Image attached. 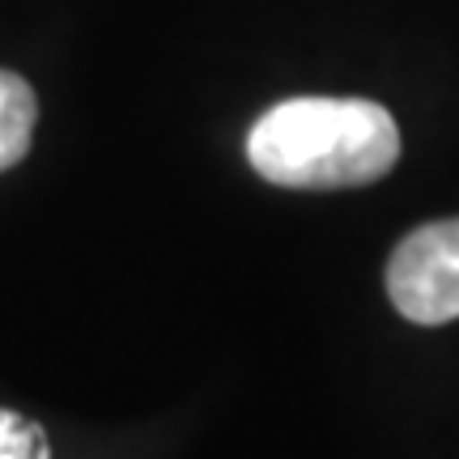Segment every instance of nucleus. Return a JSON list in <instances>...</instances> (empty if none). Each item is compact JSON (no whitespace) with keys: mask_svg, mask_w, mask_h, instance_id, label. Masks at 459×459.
Returning a JSON list of instances; mask_svg holds the SVG:
<instances>
[{"mask_svg":"<svg viewBox=\"0 0 459 459\" xmlns=\"http://www.w3.org/2000/svg\"><path fill=\"white\" fill-rule=\"evenodd\" d=\"M247 158L277 187H361L395 166L400 128L387 107L366 99H290L255 119Z\"/></svg>","mask_w":459,"mask_h":459,"instance_id":"1","label":"nucleus"},{"mask_svg":"<svg viewBox=\"0 0 459 459\" xmlns=\"http://www.w3.org/2000/svg\"><path fill=\"white\" fill-rule=\"evenodd\" d=\"M387 294L412 324L459 319V217L412 230L387 260Z\"/></svg>","mask_w":459,"mask_h":459,"instance_id":"2","label":"nucleus"},{"mask_svg":"<svg viewBox=\"0 0 459 459\" xmlns=\"http://www.w3.org/2000/svg\"><path fill=\"white\" fill-rule=\"evenodd\" d=\"M34 119H39V99L30 82L0 68V170L17 166L30 153Z\"/></svg>","mask_w":459,"mask_h":459,"instance_id":"3","label":"nucleus"},{"mask_svg":"<svg viewBox=\"0 0 459 459\" xmlns=\"http://www.w3.org/2000/svg\"><path fill=\"white\" fill-rule=\"evenodd\" d=\"M0 459H51L43 426L13 409H0Z\"/></svg>","mask_w":459,"mask_h":459,"instance_id":"4","label":"nucleus"}]
</instances>
